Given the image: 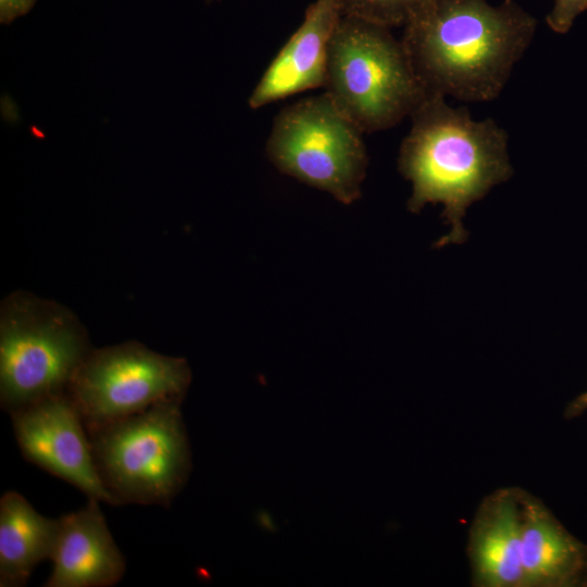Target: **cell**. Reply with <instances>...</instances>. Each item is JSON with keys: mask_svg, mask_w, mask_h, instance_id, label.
Returning a JSON list of instances; mask_svg holds the SVG:
<instances>
[{"mask_svg": "<svg viewBox=\"0 0 587 587\" xmlns=\"http://www.w3.org/2000/svg\"><path fill=\"white\" fill-rule=\"evenodd\" d=\"M402 27L400 40L428 93L483 102L501 93L537 21L514 0H425Z\"/></svg>", "mask_w": 587, "mask_h": 587, "instance_id": "6da1fadb", "label": "cell"}, {"mask_svg": "<svg viewBox=\"0 0 587 587\" xmlns=\"http://www.w3.org/2000/svg\"><path fill=\"white\" fill-rule=\"evenodd\" d=\"M412 125L398 158L400 173L412 183L408 209L417 213L441 203L451 232L437 247L466 239V209L513 173L508 134L494 120H474L446 97L429 93L411 114Z\"/></svg>", "mask_w": 587, "mask_h": 587, "instance_id": "7a4b0ae2", "label": "cell"}, {"mask_svg": "<svg viewBox=\"0 0 587 587\" xmlns=\"http://www.w3.org/2000/svg\"><path fill=\"white\" fill-rule=\"evenodd\" d=\"M324 88L362 133L397 125L429 95L389 27L345 14L329 42Z\"/></svg>", "mask_w": 587, "mask_h": 587, "instance_id": "3957f363", "label": "cell"}, {"mask_svg": "<svg viewBox=\"0 0 587 587\" xmlns=\"http://www.w3.org/2000/svg\"><path fill=\"white\" fill-rule=\"evenodd\" d=\"M179 401L155 404L88 433L105 487L122 504L168 507L191 471Z\"/></svg>", "mask_w": 587, "mask_h": 587, "instance_id": "277c9868", "label": "cell"}, {"mask_svg": "<svg viewBox=\"0 0 587 587\" xmlns=\"http://www.w3.org/2000/svg\"><path fill=\"white\" fill-rule=\"evenodd\" d=\"M91 350L83 328L55 304L15 295L0 325V402L12 413L66 392Z\"/></svg>", "mask_w": 587, "mask_h": 587, "instance_id": "5b68a950", "label": "cell"}, {"mask_svg": "<svg viewBox=\"0 0 587 587\" xmlns=\"http://www.w3.org/2000/svg\"><path fill=\"white\" fill-rule=\"evenodd\" d=\"M362 134L324 92L276 115L266 155L282 173L349 204L361 196L367 166Z\"/></svg>", "mask_w": 587, "mask_h": 587, "instance_id": "8992f818", "label": "cell"}, {"mask_svg": "<svg viewBox=\"0 0 587 587\" xmlns=\"http://www.w3.org/2000/svg\"><path fill=\"white\" fill-rule=\"evenodd\" d=\"M190 379L185 359L132 341L91 350L67 394L90 432L162 402H182Z\"/></svg>", "mask_w": 587, "mask_h": 587, "instance_id": "52a82bcc", "label": "cell"}, {"mask_svg": "<svg viewBox=\"0 0 587 587\" xmlns=\"http://www.w3.org/2000/svg\"><path fill=\"white\" fill-rule=\"evenodd\" d=\"M23 457L89 497L122 504L103 484L80 414L66 392L10 413Z\"/></svg>", "mask_w": 587, "mask_h": 587, "instance_id": "ba28073f", "label": "cell"}, {"mask_svg": "<svg viewBox=\"0 0 587 587\" xmlns=\"http://www.w3.org/2000/svg\"><path fill=\"white\" fill-rule=\"evenodd\" d=\"M342 16L340 0H315L249 97L251 109L325 86L328 48Z\"/></svg>", "mask_w": 587, "mask_h": 587, "instance_id": "9c48e42d", "label": "cell"}, {"mask_svg": "<svg viewBox=\"0 0 587 587\" xmlns=\"http://www.w3.org/2000/svg\"><path fill=\"white\" fill-rule=\"evenodd\" d=\"M89 497L85 507L59 517V530L51 557L53 566L46 587H110L126 569L99 507Z\"/></svg>", "mask_w": 587, "mask_h": 587, "instance_id": "30bf717a", "label": "cell"}, {"mask_svg": "<svg viewBox=\"0 0 587 587\" xmlns=\"http://www.w3.org/2000/svg\"><path fill=\"white\" fill-rule=\"evenodd\" d=\"M520 496V489L504 488L480 503L467 546L474 586L524 587Z\"/></svg>", "mask_w": 587, "mask_h": 587, "instance_id": "8fae6325", "label": "cell"}, {"mask_svg": "<svg viewBox=\"0 0 587 587\" xmlns=\"http://www.w3.org/2000/svg\"><path fill=\"white\" fill-rule=\"evenodd\" d=\"M520 503L524 587H569L583 583L587 547L540 500L521 490Z\"/></svg>", "mask_w": 587, "mask_h": 587, "instance_id": "7c38bea8", "label": "cell"}, {"mask_svg": "<svg viewBox=\"0 0 587 587\" xmlns=\"http://www.w3.org/2000/svg\"><path fill=\"white\" fill-rule=\"evenodd\" d=\"M59 530V519L38 513L17 491L0 499V586L22 587L34 569L51 559Z\"/></svg>", "mask_w": 587, "mask_h": 587, "instance_id": "4fadbf2b", "label": "cell"}, {"mask_svg": "<svg viewBox=\"0 0 587 587\" xmlns=\"http://www.w3.org/2000/svg\"><path fill=\"white\" fill-rule=\"evenodd\" d=\"M425 0H340L342 14L386 27L403 26L410 14Z\"/></svg>", "mask_w": 587, "mask_h": 587, "instance_id": "5bb4252c", "label": "cell"}, {"mask_svg": "<svg viewBox=\"0 0 587 587\" xmlns=\"http://www.w3.org/2000/svg\"><path fill=\"white\" fill-rule=\"evenodd\" d=\"M587 10V0H553L546 16L549 28L557 34H566L579 14Z\"/></svg>", "mask_w": 587, "mask_h": 587, "instance_id": "9a60e30c", "label": "cell"}, {"mask_svg": "<svg viewBox=\"0 0 587 587\" xmlns=\"http://www.w3.org/2000/svg\"><path fill=\"white\" fill-rule=\"evenodd\" d=\"M36 0H0V22L9 24L16 17L26 14Z\"/></svg>", "mask_w": 587, "mask_h": 587, "instance_id": "2e32d148", "label": "cell"}, {"mask_svg": "<svg viewBox=\"0 0 587 587\" xmlns=\"http://www.w3.org/2000/svg\"><path fill=\"white\" fill-rule=\"evenodd\" d=\"M585 410H587V391L579 395L567 405L565 416L569 419L575 417L582 414Z\"/></svg>", "mask_w": 587, "mask_h": 587, "instance_id": "e0dca14e", "label": "cell"}, {"mask_svg": "<svg viewBox=\"0 0 587 587\" xmlns=\"http://www.w3.org/2000/svg\"><path fill=\"white\" fill-rule=\"evenodd\" d=\"M583 583L587 584V564H586V569H585V573H584V577H583Z\"/></svg>", "mask_w": 587, "mask_h": 587, "instance_id": "ac0fdd59", "label": "cell"}, {"mask_svg": "<svg viewBox=\"0 0 587 587\" xmlns=\"http://www.w3.org/2000/svg\"><path fill=\"white\" fill-rule=\"evenodd\" d=\"M505 1H511V0H505Z\"/></svg>", "mask_w": 587, "mask_h": 587, "instance_id": "d6986e66", "label": "cell"}]
</instances>
